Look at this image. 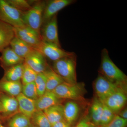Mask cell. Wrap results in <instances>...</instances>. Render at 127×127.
I'll use <instances>...</instances> for the list:
<instances>
[{
	"instance_id": "8fae6325",
	"label": "cell",
	"mask_w": 127,
	"mask_h": 127,
	"mask_svg": "<svg viewBox=\"0 0 127 127\" xmlns=\"http://www.w3.org/2000/svg\"><path fill=\"white\" fill-rule=\"evenodd\" d=\"M127 100V92L119 89L107 98L102 103L117 115L125 107Z\"/></svg>"
},
{
	"instance_id": "d6a6232c",
	"label": "cell",
	"mask_w": 127,
	"mask_h": 127,
	"mask_svg": "<svg viewBox=\"0 0 127 127\" xmlns=\"http://www.w3.org/2000/svg\"><path fill=\"white\" fill-rule=\"evenodd\" d=\"M91 123L90 117L86 114L81 119L75 126L73 127H89Z\"/></svg>"
},
{
	"instance_id": "e0dca14e",
	"label": "cell",
	"mask_w": 127,
	"mask_h": 127,
	"mask_svg": "<svg viewBox=\"0 0 127 127\" xmlns=\"http://www.w3.org/2000/svg\"><path fill=\"white\" fill-rule=\"evenodd\" d=\"M61 100L57 97L53 92L46 91L35 100L36 110L44 111L53 105L61 103Z\"/></svg>"
},
{
	"instance_id": "7c38bea8",
	"label": "cell",
	"mask_w": 127,
	"mask_h": 127,
	"mask_svg": "<svg viewBox=\"0 0 127 127\" xmlns=\"http://www.w3.org/2000/svg\"><path fill=\"white\" fill-rule=\"evenodd\" d=\"M25 63L37 73L44 72L49 67L46 58L37 50L25 58Z\"/></svg>"
},
{
	"instance_id": "5bb4252c",
	"label": "cell",
	"mask_w": 127,
	"mask_h": 127,
	"mask_svg": "<svg viewBox=\"0 0 127 127\" xmlns=\"http://www.w3.org/2000/svg\"><path fill=\"white\" fill-rule=\"evenodd\" d=\"M80 109L78 102L70 100L66 102L63 105L64 120L73 127L79 118Z\"/></svg>"
},
{
	"instance_id": "8d00e7d4",
	"label": "cell",
	"mask_w": 127,
	"mask_h": 127,
	"mask_svg": "<svg viewBox=\"0 0 127 127\" xmlns=\"http://www.w3.org/2000/svg\"><path fill=\"white\" fill-rule=\"evenodd\" d=\"M0 112H1V104L0 101Z\"/></svg>"
},
{
	"instance_id": "ffe728a7",
	"label": "cell",
	"mask_w": 127,
	"mask_h": 127,
	"mask_svg": "<svg viewBox=\"0 0 127 127\" xmlns=\"http://www.w3.org/2000/svg\"><path fill=\"white\" fill-rule=\"evenodd\" d=\"M1 112L10 115L15 113L18 110V104L16 98L10 96L3 95L0 99Z\"/></svg>"
},
{
	"instance_id": "4fadbf2b",
	"label": "cell",
	"mask_w": 127,
	"mask_h": 127,
	"mask_svg": "<svg viewBox=\"0 0 127 127\" xmlns=\"http://www.w3.org/2000/svg\"><path fill=\"white\" fill-rule=\"evenodd\" d=\"M1 52L0 63L1 66L5 70L13 66L23 63L25 62V59L17 55L10 46L5 48Z\"/></svg>"
},
{
	"instance_id": "7402d4cb",
	"label": "cell",
	"mask_w": 127,
	"mask_h": 127,
	"mask_svg": "<svg viewBox=\"0 0 127 127\" xmlns=\"http://www.w3.org/2000/svg\"><path fill=\"white\" fill-rule=\"evenodd\" d=\"M22 84L20 81L2 80L0 82V88L11 96L16 97L21 93Z\"/></svg>"
},
{
	"instance_id": "603a6c76",
	"label": "cell",
	"mask_w": 127,
	"mask_h": 127,
	"mask_svg": "<svg viewBox=\"0 0 127 127\" xmlns=\"http://www.w3.org/2000/svg\"><path fill=\"white\" fill-rule=\"evenodd\" d=\"M103 107V103L97 98L95 97L91 104L89 117L91 122L98 127L100 125Z\"/></svg>"
},
{
	"instance_id": "f35d334b",
	"label": "cell",
	"mask_w": 127,
	"mask_h": 127,
	"mask_svg": "<svg viewBox=\"0 0 127 127\" xmlns=\"http://www.w3.org/2000/svg\"><path fill=\"white\" fill-rule=\"evenodd\" d=\"M0 127H5L4 126H3V125H1L0 123Z\"/></svg>"
},
{
	"instance_id": "7a4b0ae2",
	"label": "cell",
	"mask_w": 127,
	"mask_h": 127,
	"mask_svg": "<svg viewBox=\"0 0 127 127\" xmlns=\"http://www.w3.org/2000/svg\"><path fill=\"white\" fill-rule=\"evenodd\" d=\"M76 61L77 56L75 53L53 62L52 68L65 82L76 83Z\"/></svg>"
},
{
	"instance_id": "ba28073f",
	"label": "cell",
	"mask_w": 127,
	"mask_h": 127,
	"mask_svg": "<svg viewBox=\"0 0 127 127\" xmlns=\"http://www.w3.org/2000/svg\"><path fill=\"white\" fill-rule=\"evenodd\" d=\"M14 31L15 36L34 49L37 50L42 41L40 34L26 25L14 28Z\"/></svg>"
},
{
	"instance_id": "44dd1931",
	"label": "cell",
	"mask_w": 127,
	"mask_h": 127,
	"mask_svg": "<svg viewBox=\"0 0 127 127\" xmlns=\"http://www.w3.org/2000/svg\"><path fill=\"white\" fill-rule=\"evenodd\" d=\"M44 73L46 78V91L53 92L59 85L64 82L52 68L49 66Z\"/></svg>"
},
{
	"instance_id": "f1b7e54d",
	"label": "cell",
	"mask_w": 127,
	"mask_h": 127,
	"mask_svg": "<svg viewBox=\"0 0 127 127\" xmlns=\"http://www.w3.org/2000/svg\"><path fill=\"white\" fill-rule=\"evenodd\" d=\"M35 84L38 97L43 95L46 92V78L44 72L37 73L35 79Z\"/></svg>"
},
{
	"instance_id": "d6986e66",
	"label": "cell",
	"mask_w": 127,
	"mask_h": 127,
	"mask_svg": "<svg viewBox=\"0 0 127 127\" xmlns=\"http://www.w3.org/2000/svg\"><path fill=\"white\" fill-rule=\"evenodd\" d=\"M52 125L64 119L63 105H53L43 111Z\"/></svg>"
},
{
	"instance_id": "6da1fadb",
	"label": "cell",
	"mask_w": 127,
	"mask_h": 127,
	"mask_svg": "<svg viewBox=\"0 0 127 127\" xmlns=\"http://www.w3.org/2000/svg\"><path fill=\"white\" fill-rule=\"evenodd\" d=\"M99 72L100 75L127 92V76L112 61L106 48L102 51Z\"/></svg>"
},
{
	"instance_id": "484cf974",
	"label": "cell",
	"mask_w": 127,
	"mask_h": 127,
	"mask_svg": "<svg viewBox=\"0 0 127 127\" xmlns=\"http://www.w3.org/2000/svg\"><path fill=\"white\" fill-rule=\"evenodd\" d=\"M31 120L36 127H52L51 124L43 111L37 110L32 117Z\"/></svg>"
},
{
	"instance_id": "d590c367",
	"label": "cell",
	"mask_w": 127,
	"mask_h": 127,
	"mask_svg": "<svg viewBox=\"0 0 127 127\" xmlns=\"http://www.w3.org/2000/svg\"><path fill=\"white\" fill-rule=\"evenodd\" d=\"M89 127H100L97 125H95V124H94L92 122L90 123V125H89Z\"/></svg>"
},
{
	"instance_id": "8992f818",
	"label": "cell",
	"mask_w": 127,
	"mask_h": 127,
	"mask_svg": "<svg viewBox=\"0 0 127 127\" xmlns=\"http://www.w3.org/2000/svg\"><path fill=\"white\" fill-rule=\"evenodd\" d=\"M93 87L96 97L102 102L112 94L122 89L100 74L94 82Z\"/></svg>"
},
{
	"instance_id": "d4e9b609",
	"label": "cell",
	"mask_w": 127,
	"mask_h": 127,
	"mask_svg": "<svg viewBox=\"0 0 127 127\" xmlns=\"http://www.w3.org/2000/svg\"><path fill=\"white\" fill-rule=\"evenodd\" d=\"M9 127H29L32 124L31 119L22 114L18 113L8 121Z\"/></svg>"
},
{
	"instance_id": "277c9868",
	"label": "cell",
	"mask_w": 127,
	"mask_h": 127,
	"mask_svg": "<svg viewBox=\"0 0 127 127\" xmlns=\"http://www.w3.org/2000/svg\"><path fill=\"white\" fill-rule=\"evenodd\" d=\"M46 1H37L29 10L23 12V20L25 25L41 35L43 11Z\"/></svg>"
},
{
	"instance_id": "1f68e13d",
	"label": "cell",
	"mask_w": 127,
	"mask_h": 127,
	"mask_svg": "<svg viewBox=\"0 0 127 127\" xmlns=\"http://www.w3.org/2000/svg\"><path fill=\"white\" fill-rule=\"evenodd\" d=\"M127 120L124 119L116 115L113 120L108 124L103 127H127Z\"/></svg>"
},
{
	"instance_id": "f546056e",
	"label": "cell",
	"mask_w": 127,
	"mask_h": 127,
	"mask_svg": "<svg viewBox=\"0 0 127 127\" xmlns=\"http://www.w3.org/2000/svg\"><path fill=\"white\" fill-rule=\"evenodd\" d=\"M103 110L99 126L100 127H103L108 124L113 120L116 115L113 111L103 103Z\"/></svg>"
},
{
	"instance_id": "52a82bcc",
	"label": "cell",
	"mask_w": 127,
	"mask_h": 127,
	"mask_svg": "<svg viewBox=\"0 0 127 127\" xmlns=\"http://www.w3.org/2000/svg\"><path fill=\"white\" fill-rule=\"evenodd\" d=\"M57 15H55L50 20L42 25L41 36L42 41L62 48L58 37Z\"/></svg>"
},
{
	"instance_id": "ac0fdd59",
	"label": "cell",
	"mask_w": 127,
	"mask_h": 127,
	"mask_svg": "<svg viewBox=\"0 0 127 127\" xmlns=\"http://www.w3.org/2000/svg\"><path fill=\"white\" fill-rule=\"evenodd\" d=\"M10 46L17 55L24 59L36 50L16 36L12 40Z\"/></svg>"
},
{
	"instance_id": "2e32d148",
	"label": "cell",
	"mask_w": 127,
	"mask_h": 127,
	"mask_svg": "<svg viewBox=\"0 0 127 127\" xmlns=\"http://www.w3.org/2000/svg\"><path fill=\"white\" fill-rule=\"evenodd\" d=\"M18 104V111L20 113L31 119L37 111L35 101L25 96L21 93L16 97Z\"/></svg>"
},
{
	"instance_id": "4316f807",
	"label": "cell",
	"mask_w": 127,
	"mask_h": 127,
	"mask_svg": "<svg viewBox=\"0 0 127 127\" xmlns=\"http://www.w3.org/2000/svg\"><path fill=\"white\" fill-rule=\"evenodd\" d=\"M21 93L32 100H36L39 97L34 82L22 85Z\"/></svg>"
},
{
	"instance_id": "cb8c5ba5",
	"label": "cell",
	"mask_w": 127,
	"mask_h": 127,
	"mask_svg": "<svg viewBox=\"0 0 127 127\" xmlns=\"http://www.w3.org/2000/svg\"><path fill=\"white\" fill-rule=\"evenodd\" d=\"M24 63L13 66L5 70L3 80L10 81H20L23 74Z\"/></svg>"
},
{
	"instance_id": "30bf717a",
	"label": "cell",
	"mask_w": 127,
	"mask_h": 127,
	"mask_svg": "<svg viewBox=\"0 0 127 127\" xmlns=\"http://www.w3.org/2000/svg\"><path fill=\"white\" fill-rule=\"evenodd\" d=\"M76 1L75 0H52L46 1L43 12L42 25L50 20L62 9L75 3Z\"/></svg>"
},
{
	"instance_id": "e575fe53",
	"label": "cell",
	"mask_w": 127,
	"mask_h": 127,
	"mask_svg": "<svg viewBox=\"0 0 127 127\" xmlns=\"http://www.w3.org/2000/svg\"><path fill=\"white\" fill-rule=\"evenodd\" d=\"M118 115L124 119L127 120V108H124L119 112Z\"/></svg>"
},
{
	"instance_id": "9a60e30c",
	"label": "cell",
	"mask_w": 127,
	"mask_h": 127,
	"mask_svg": "<svg viewBox=\"0 0 127 127\" xmlns=\"http://www.w3.org/2000/svg\"><path fill=\"white\" fill-rule=\"evenodd\" d=\"M15 36L14 28L0 20V52L10 46Z\"/></svg>"
},
{
	"instance_id": "3957f363",
	"label": "cell",
	"mask_w": 127,
	"mask_h": 127,
	"mask_svg": "<svg viewBox=\"0 0 127 127\" xmlns=\"http://www.w3.org/2000/svg\"><path fill=\"white\" fill-rule=\"evenodd\" d=\"M59 99H67L77 102H83L86 90L83 83H71L64 82L53 91Z\"/></svg>"
},
{
	"instance_id": "5b68a950",
	"label": "cell",
	"mask_w": 127,
	"mask_h": 127,
	"mask_svg": "<svg viewBox=\"0 0 127 127\" xmlns=\"http://www.w3.org/2000/svg\"><path fill=\"white\" fill-rule=\"evenodd\" d=\"M23 12L10 5L6 0H0V20L14 28L25 26Z\"/></svg>"
},
{
	"instance_id": "4dcf8cb0",
	"label": "cell",
	"mask_w": 127,
	"mask_h": 127,
	"mask_svg": "<svg viewBox=\"0 0 127 127\" xmlns=\"http://www.w3.org/2000/svg\"><path fill=\"white\" fill-rule=\"evenodd\" d=\"M6 1L13 7L23 12L29 10L32 6L30 1L26 0H7Z\"/></svg>"
},
{
	"instance_id": "836d02e7",
	"label": "cell",
	"mask_w": 127,
	"mask_h": 127,
	"mask_svg": "<svg viewBox=\"0 0 127 127\" xmlns=\"http://www.w3.org/2000/svg\"><path fill=\"white\" fill-rule=\"evenodd\" d=\"M52 127H73L67 122L65 120H63L54 124L52 125Z\"/></svg>"
},
{
	"instance_id": "83f0119b",
	"label": "cell",
	"mask_w": 127,
	"mask_h": 127,
	"mask_svg": "<svg viewBox=\"0 0 127 127\" xmlns=\"http://www.w3.org/2000/svg\"><path fill=\"white\" fill-rule=\"evenodd\" d=\"M37 75V73L24 62V68L21 79L22 85L35 81Z\"/></svg>"
},
{
	"instance_id": "74e56055",
	"label": "cell",
	"mask_w": 127,
	"mask_h": 127,
	"mask_svg": "<svg viewBox=\"0 0 127 127\" xmlns=\"http://www.w3.org/2000/svg\"><path fill=\"white\" fill-rule=\"evenodd\" d=\"M29 127H36L35 126H34L32 124L31 125V126H30Z\"/></svg>"
},
{
	"instance_id": "9c48e42d",
	"label": "cell",
	"mask_w": 127,
	"mask_h": 127,
	"mask_svg": "<svg viewBox=\"0 0 127 127\" xmlns=\"http://www.w3.org/2000/svg\"><path fill=\"white\" fill-rule=\"evenodd\" d=\"M37 50L40 52L46 58H47L53 62L75 53L66 51L55 45L43 41L42 42Z\"/></svg>"
}]
</instances>
